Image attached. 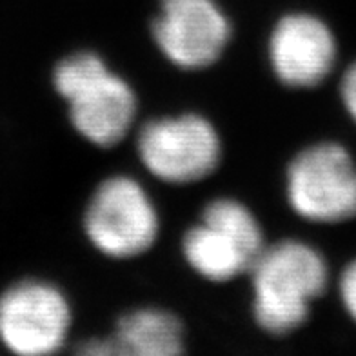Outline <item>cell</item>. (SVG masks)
<instances>
[{
  "label": "cell",
  "mask_w": 356,
  "mask_h": 356,
  "mask_svg": "<svg viewBox=\"0 0 356 356\" xmlns=\"http://www.w3.org/2000/svg\"><path fill=\"white\" fill-rule=\"evenodd\" d=\"M153 38L177 67L206 70L225 51L231 24L215 0H162Z\"/></svg>",
  "instance_id": "cell-8"
},
{
  "label": "cell",
  "mask_w": 356,
  "mask_h": 356,
  "mask_svg": "<svg viewBox=\"0 0 356 356\" xmlns=\"http://www.w3.org/2000/svg\"><path fill=\"white\" fill-rule=\"evenodd\" d=\"M76 351H79L80 355H86V356H118L117 346H115L113 337L91 338V340H86V342L82 343Z\"/></svg>",
  "instance_id": "cell-13"
},
{
  "label": "cell",
  "mask_w": 356,
  "mask_h": 356,
  "mask_svg": "<svg viewBox=\"0 0 356 356\" xmlns=\"http://www.w3.org/2000/svg\"><path fill=\"white\" fill-rule=\"evenodd\" d=\"M71 329V305L53 284L26 280L0 296V340L22 356L56 353Z\"/></svg>",
  "instance_id": "cell-7"
},
{
  "label": "cell",
  "mask_w": 356,
  "mask_h": 356,
  "mask_svg": "<svg viewBox=\"0 0 356 356\" xmlns=\"http://www.w3.org/2000/svg\"><path fill=\"white\" fill-rule=\"evenodd\" d=\"M269 62L282 84L296 89L316 88L337 70V35L316 15H286L271 31Z\"/></svg>",
  "instance_id": "cell-9"
},
{
  "label": "cell",
  "mask_w": 356,
  "mask_h": 356,
  "mask_svg": "<svg viewBox=\"0 0 356 356\" xmlns=\"http://www.w3.org/2000/svg\"><path fill=\"white\" fill-rule=\"evenodd\" d=\"M159 229L155 204L138 180L126 175L102 180L86 207V234L106 257H140L153 248Z\"/></svg>",
  "instance_id": "cell-5"
},
{
  "label": "cell",
  "mask_w": 356,
  "mask_h": 356,
  "mask_svg": "<svg viewBox=\"0 0 356 356\" xmlns=\"http://www.w3.org/2000/svg\"><path fill=\"white\" fill-rule=\"evenodd\" d=\"M291 209L314 224L356 218V159L334 140L314 142L291 160L286 175Z\"/></svg>",
  "instance_id": "cell-4"
},
{
  "label": "cell",
  "mask_w": 356,
  "mask_h": 356,
  "mask_svg": "<svg viewBox=\"0 0 356 356\" xmlns=\"http://www.w3.org/2000/svg\"><path fill=\"white\" fill-rule=\"evenodd\" d=\"M136 149L144 168L168 184H193L218 168L220 135L197 113L149 120L138 133Z\"/></svg>",
  "instance_id": "cell-6"
},
{
  "label": "cell",
  "mask_w": 356,
  "mask_h": 356,
  "mask_svg": "<svg viewBox=\"0 0 356 356\" xmlns=\"http://www.w3.org/2000/svg\"><path fill=\"white\" fill-rule=\"evenodd\" d=\"M53 86L67 102L76 133L91 144L113 147L131 131L136 115L135 91L97 53L79 51L58 62Z\"/></svg>",
  "instance_id": "cell-2"
},
{
  "label": "cell",
  "mask_w": 356,
  "mask_h": 356,
  "mask_svg": "<svg viewBox=\"0 0 356 356\" xmlns=\"http://www.w3.org/2000/svg\"><path fill=\"white\" fill-rule=\"evenodd\" d=\"M338 296L346 314L356 325V258L343 266L338 277Z\"/></svg>",
  "instance_id": "cell-11"
},
{
  "label": "cell",
  "mask_w": 356,
  "mask_h": 356,
  "mask_svg": "<svg viewBox=\"0 0 356 356\" xmlns=\"http://www.w3.org/2000/svg\"><path fill=\"white\" fill-rule=\"evenodd\" d=\"M338 95H340L343 111L351 118L353 124H356V60L343 70L340 84H338Z\"/></svg>",
  "instance_id": "cell-12"
},
{
  "label": "cell",
  "mask_w": 356,
  "mask_h": 356,
  "mask_svg": "<svg viewBox=\"0 0 356 356\" xmlns=\"http://www.w3.org/2000/svg\"><path fill=\"white\" fill-rule=\"evenodd\" d=\"M111 337L118 356H177L184 351L182 322L159 307H142L120 316Z\"/></svg>",
  "instance_id": "cell-10"
},
{
  "label": "cell",
  "mask_w": 356,
  "mask_h": 356,
  "mask_svg": "<svg viewBox=\"0 0 356 356\" xmlns=\"http://www.w3.org/2000/svg\"><path fill=\"white\" fill-rule=\"evenodd\" d=\"M253 280V314L269 334L293 333L309 318L311 305L325 293L327 260L300 240L266 245L249 269Z\"/></svg>",
  "instance_id": "cell-1"
},
{
  "label": "cell",
  "mask_w": 356,
  "mask_h": 356,
  "mask_svg": "<svg viewBox=\"0 0 356 356\" xmlns=\"http://www.w3.org/2000/svg\"><path fill=\"white\" fill-rule=\"evenodd\" d=\"M266 248L260 222L242 202L216 198L202 220L184 234L182 253L193 271L211 282H229L249 273Z\"/></svg>",
  "instance_id": "cell-3"
}]
</instances>
